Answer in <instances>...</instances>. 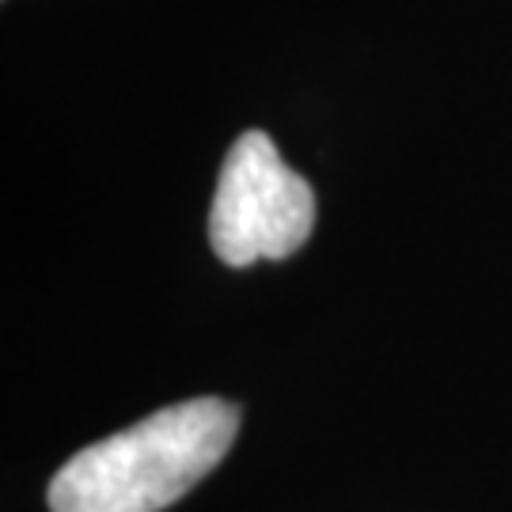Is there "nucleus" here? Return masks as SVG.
<instances>
[{
  "mask_svg": "<svg viewBox=\"0 0 512 512\" xmlns=\"http://www.w3.org/2000/svg\"><path fill=\"white\" fill-rule=\"evenodd\" d=\"M239 433V406L186 399L76 452L50 482L54 512H160L190 494Z\"/></svg>",
  "mask_w": 512,
  "mask_h": 512,
  "instance_id": "1",
  "label": "nucleus"
},
{
  "mask_svg": "<svg viewBox=\"0 0 512 512\" xmlns=\"http://www.w3.org/2000/svg\"><path fill=\"white\" fill-rule=\"evenodd\" d=\"M315 228V190L281 160L270 133L247 129L228 148L209 209V243L228 266L289 258Z\"/></svg>",
  "mask_w": 512,
  "mask_h": 512,
  "instance_id": "2",
  "label": "nucleus"
}]
</instances>
